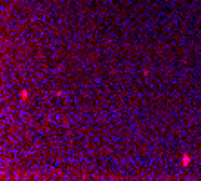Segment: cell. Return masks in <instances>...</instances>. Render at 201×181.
I'll list each match as a JSON object with an SVG mask.
<instances>
[{
    "mask_svg": "<svg viewBox=\"0 0 201 181\" xmlns=\"http://www.w3.org/2000/svg\"><path fill=\"white\" fill-rule=\"evenodd\" d=\"M27 96H29V93H27V91H22V93H20V98H22V100H26Z\"/></svg>",
    "mask_w": 201,
    "mask_h": 181,
    "instance_id": "2",
    "label": "cell"
},
{
    "mask_svg": "<svg viewBox=\"0 0 201 181\" xmlns=\"http://www.w3.org/2000/svg\"><path fill=\"white\" fill-rule=\"evenodd\" d=\"M181 165H183V167H188V165H190V156H188V154H183V156H181Z\"/></svg>",
    "mask_w": 201,
    "mask_h": 181,
    "instance_id": "1",
    "label": "cell"
}]
</instances>
